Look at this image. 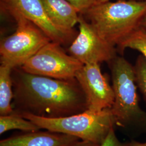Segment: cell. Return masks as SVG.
<instances>
[{
    "label": "cell",
    "instance_id": "1",
    "mask_svg": "<svg viewBox=\"0 0 146 146\" xmlns=\"http://www.w3.org/2000/svg\"><path fill=\"white\" fill-rule=\"evenodd\" d=\"M13 68L11 76L14 113L60 118L88 110L86 95L75 78L61 80Z\"/></svg>",
    "mask_w": 146,
    "mask_h": 146
},
{
    "label": "cell",
    "instance_id": "2",
    "mask_svg": "<svg viewBox=\"0 0 146 146\" xmlns=\"http://www.w3.org/2000/svg\"><path fill=\"white\" fill-rule=\"evenodd\" d=\"M146 1L117 0L96 3L82 14L105 41L115 47L140 26Z\"/></svg>",
    "mask_w": 146,
    "mask_h": 146
},
{
    "label": "cell",
    "instance_id": "3",
    "mask_svg": "<svg viewBox=\"0 0 146 146\" xmlns=\"http://www.w3.org/2000/svg\"><path fill=\"white\" fill-rule=\"evenodd\" d=\"M114 102L111 110L116 125L137 133L146 134V111L139 105L134 67L125 58L111 61Z\"/></svg>",
    "mask_w": 146,
    "mask_h": 146
},
{
    "label": "cell",
    "instance_id": "4",
    "mask_svg": "<svg viewBox=\"0 0 146 146\" xmlns=\"http://www.w3.org/2000/svg\"><path fill=\"white\" fill-rule=\"evenodd\" d=\"M30 120L41 129L74 136L81 140L101 145L116 125L111 108L100 111L87 110L82 113L60 118H46L31 114L15 113Z\"/></svg>",
    "mask_w": 146,
    "mask_h": 146
},
{
    "label": "cell",
    "instance_id": "5",
    "mask_svg": "<svg viewBox=\"0 0 146 146\" xmlns=\"http://www.w3.org/2000/svg\"><path fill=\"white\" fill-rule=\"evenodd\" d=\"M16 23L15 32L0 43L1 64L13 68L21 67L41 48L51 41L31 21L14 11H8Z\"/></svg>",
    "mask_w": 146,
    "mask_h": 146
},
{
    "label": "cell",
    "instance_id": "6",
    "mask_svg": "<svg viewBox=\"0 0 146 146\" xmlns=\"http://www.w3.org/2000/svg\"><path fill=\"white\" fill-rule=\"evenodd\" d=\"M84 64L64 51L61 44L50 42L29 58L20 68L26 73L48 78L69 80Z\"/></svg>",
    "mask_w": 146,
    "mask_h": 146
},
{
    "label": "cell",
    "instance_id": "7",
    "mask_svg": "<svg viewBox=\"0 0 146 146\" xmlns=\"http://www.w3.org/2000/svg\"><path fill=\"white\" fill-rule=\"evenodd\" d=\"M78 24V33L68 48L70 55L84 64L110 62L116 56L115 47L101 38L81 14Z\"/></svg>",
    "mask_w": 146,
    "mask_h": 146
},
{
    "label": "cell",
    "instance_id": "8",
    "mask_svg": "<svg viewBox=\"0 0 146 146\" xmlns=\"http://www.w3.org/2000/svg\"><path fill=\"white\" fill-rule=\"evenodd\" d=\"M75 78L86 95L88 110L100 111L112 107L114 102L113 87L101 73L100 64H84Z\"/></svg>",
    "mask_w": 146,
    "mask_h": 146
},
{
    "label": "cell",
    "instance_id": "9",
    "mask_svg": "<svg viewBox=\"0 0 146 146\" xmlns=\"http://www.w3.org/2000/svg\"><path fill=\"white\" fill-rule=\"evenodd\" d=\"M7 11H14L40 28L52 42L61 45L72 42L76 34L61 31L49 19L41 0H4Z\"/></svg>",
    "mask_w": 146,
    "mask_h": 146
},
{
    "label": "cell",
    "instance_id": "10",
    "mask_svg": "<svg viewBox=\"0 0 146 146\" xmlns=\"http://www.w3.org/2000/svg\"><path fill=\"white\" fill-rule=\"evenodd\" d=\"M79 140L78 137L68 134L38 131L3 139L0 146H69Z\"/></svg>",
    "mask_w": 146,
    "mask_h": 146
},
{
    "label": "cell",
    "instance_id": "11",
    "mask_svg": "<svg viewBox=\"0 0 146 146\" xmlns=\"http://www.w3.org/2000/svg\"><path fill=\"white\" fill-rule=\"evenodd\" d=\"M47 15L61 31L76 34L74 26L78 23L79 13L67 0H41Z\"/></svg>",
    "mask_w": 146,
    "mask_h": 146
},
{
    "label": "cell",
    "instance_id": "12",
    "mask_svg": "<svg viewBox=\"0 0 146 146\" xmlns=\"http://www.w3.org/2000/svg\"><path fill=\"white\" fill-rule=\"evenodd\" d=\"M13 69L5 65L0 66V115H9L13 112L14 98Z\"/></svg>",
    "mask_w": 146,
    "mask_h": 146
},
{
    "label": "cell",
    "instance_id": "13",
    "mask_svg": "<svg viewBox=\"0 0 146 146\" xmlns=\"http://www.w3.org/2000/svg\"><path fill=\"white\" fill-rule=\"evenodd\" d=\"M41 129L30 120L23 118L15 113L0 116V134L13 129L31 132L38 131Z\"/></svg>",
    "mask_w": 146,
    "mask_h": 146
},
{
    "label": "cell",
    "instance_id": "14",
    "mask_svg": "<svg viewBox=\"0 0 146 146\" xmlns=\"http://www.w3.org/2000/svg\"><path fill=\"white\" fill-rule=\"evenodd\" d=\"M121 51L127 48L140 52L146 60V31L139 27L117 46Z\"/></svg>",
    "mask_w": 146,
    "mask_h": 146
},
{
    "label": "cell",
    "instance_id": "15",
    "mask_svg": "<svg viewBox=\"0 0 146 146\" xmlns=\"http://www.w3.org/2000/svg\"><path fill=\"white\" fill-rule=\"evenodd\" d=\"M135 73L136 83L146 102V60L139 55L134 66Z\"/></svg>",
    "mask_w": 146,
    "mask_h": 146
},
{
    "label": "cell",
    "instance_id": "16",
    "mask_svg": "<svg viewBox=\"0 0 146 146\" xmlns=\"http://www.w3.org/2000/svg\"><path fill=\"white\" fill-rule=\"evenodd\" d=\"M100 146H131V143L120 141L116 136L114 128H112L107 138Z\"/></svg>",
    "mask_w": 146,
    "mask_h": 146
},
{
    "label": "cell",
    "instance_id": "17",
    "mask_svg": "<svg viewBox=\"0 0 146 146\" xmlns=\"http://www.w3.org/2000/svg\"><path fill=\"white\" fill-rule=\"evenodd\" d=\"M77 10L79 14H82L85 11L95 5L96 0H67Z\"/></svg>",
    "mask_w": 146,
    "mask_h": 146
},
{
    "label": "cell",
    "instance_id": "18",
    "mask_svg": "<svg viewBox=\"0 0 146 146\" xmlns=\"http://www.w3.org/2000/svg\"><path fill=\"white\" fill-rule=\"evenodd\" d=\"M69 146H100V145L93 143L90 141H84V140H80Z\"/></svg>",
    "mask_w": 146,
    "mask_h": 146
},
{
    "label": "cell",
    "instance_id": "19",
    "mask_svg": "<svg viewBox=\"0 0 146 146\" xmlns=\"http://www.w3.org/2000/svg\"><path fill=\"white\" fill-rule=\"evenodd\" d=\"M131 146H146V141L145 142H140L135 140H131L130 142Z\"/></svg>",
    "mask_w": 146,
    "mask_h": 146
},
{
    "label": "cell",
    "instance_id": "20",
    "mask_svg": "<svg viewBox=\"0 0 146 146\" xmlns=\"http://www.w3.org/2000/svg\"><path fill=\"white\" fill-rule=\"evenodd\" d=\"M140 27L146 31V13L141 20Z\"/></svg>",
    "mask_w": 146,
    "mask_h": 146
},
{
    "label": "cell",
    "instance_id": "21",
    "mask_svg": "<svg viewBox=\"0 0 146 146\" xmlns=\"http://www.w3.org/2000/svg\"><path fill=\"white\" fill-rule=\"evenodd\" d=\"M110 0H96V3H104V2H108ZM95 3V4H96Z\"/></svg>",
    "mask_w": 146,
    "mask_h": 146
},
{
    "label": "cell",
    "instance_id": "22",
    "mask_svg": "<svg viewBox=\"0 0 146 146\" xmlns=\"http://www.w3.org/2000/svg\"><path fill=\"white\" fill-rule=\"evenodd\" d=\"M135 1H146V0H135Z\"/></svg>",
    "mask_w": 146,
    "mask_h": 146
}]
</instances>
